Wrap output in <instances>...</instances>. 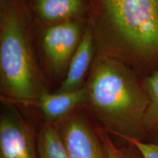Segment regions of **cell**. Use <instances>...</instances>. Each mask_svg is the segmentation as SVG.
<instances>
[{
    "label": "cell",
    "instance_id": "obj_1",
    "mask_svg": "<svg viewBox=\"0 0 158 158\" xmlns=\"http://www.w3.org/2000/svg\"><path fill=\"white\" fill-rule=\"evenodd\" d=\"M92 29L98 54L158 59V0H99Z\"/></svg>",
    "mask_w": 158,
    "mask_h": 158
},
{
    "label": "cell",
    "instance_id": "obj_2",
    "mask_svg": "<svg viewBox=\"0 0 158 158\" xmlns=\"http://www.w3.org/2000/svg\"><path fill=\"white\" fill-rule=\"evenodd\" d=\"M86 87V102L108 131L122 138H137L149 98L122 60L98 54Z\"/></svg>",
    "mask_w": 158,
    "mask_h": 158
},
{
    "label": "cell",
    "instance_id": "obj_3",
    "mask_svg": "<svg viewBox=\"0 0 158 158\" xmlns=\"http://www.w3.org/2000/svg\"><path fill=\"white\" fill-rule=\"evenodd\" d=\"M0 79L2 94L13 101L31 103L45 92L27 19L15 0H1Z\"/></svg>",
    "mask_w": 158,
    "mask_h": 158
},
{
    "label": "cell",
    "instance_id": "obj_4",
    "mask_svg": "<svg viewBox=\"0 0 158 158\" xmlns=\"http://www.w3.org/2000/svg\"><path fill=\"white\" fill-rule=\"evenodd\" d=\"M81 19L48 26L43 36V48L52 72L63 74L78 48L84 33Z\"/></svg>",
    "mask_w": 158,
    "mask_h": 158
},
{
    "label": "cell",
    "instance_id": "obj_5",
    "mask_svg": "<svg viewBox=\"0 0 158 158\" xmlns=\"http://www.w3.org/2000/svg\"><path fill=\"white\" fill-rule=\"evenodd\" d=\"M37 150L32 132L22 118L13 110L2 113L0 119V158H39Z\"/></svg>",
    "mask_w": 158,
    "mask_h": 158
},
{
    "label": "cell",
    "instance_id": "obj_6",
    "mask_svg": "<svg viewBox=\"0 0 158 158\" xmlns=\"http://www.w3.org/2000/svg\"><path fill=\"white\" fill-rule=\"evenodd\" d=\"M59 132L70 158H108L105 147L83 118H68Z\"/></svg>",
    "mask_w": 158,
    "mask_h": 158
},
{
    "label": "cell",
    "instance_id": "obj_7",
    "mask_svg": "<svg viewBox=\"0 0 158 158\" xmlns=\"http://www.w3.org/2000/svg\"><path fill=\"white\" fill-rule=\"evenodd\" d=\"M94 46L93 33L92 29L87 28L71 59L66 77L57 92H71L84 86L83 83L92 62Z\"/></svg>",
    "mask_w": 158,
    "mask_h": 158
},
{
    "label": "cell",
    "instance_id": "obj_8",
    "mask_svg": "<svg viewBox=\"0 0 158 158\" xmlns=\"http://www.w3.org/2000/svg\"><path fill=\"white\" fill-rule=\"evenodd\" d=\"M87 89L86 85L71 92L51 94L45 92L37 99L38 106L43 117L49 123L62 119L79 105L86 102Z\"/></svg>",
    "mask_w": 158,
    "mask_h": 158
},
{
    "label": "cell",
    "instance_id": "obj_9",
    "mask_svg": "<svg viewBox=\"0 0 158 158\" xmlns=\"http://www.w3.org/2000/svg\"><path fill=\"white\" fill-rule=\"evenodd\" d=\"M84 0H35V10L43 22L51 25L79 19L85 11Z\"/></svg>",
    "mask_w": 158,
    "mask_h": 158
},
{
    "label": "cell",
    "instance_id": "obj_10",
    "mask_svg": "<svg viewBox=\"0 0 158 158\" xmlns=\"http://www.w3.org/2000/svg\"><path fill=\"white\" fill-rule=\"evenodd\" d=\"M37 149L39 158H70L59 130L49 122L40 130Z\"/></svg>",
    "mask_w": 158,
    "mask_h": 158
},
{
    "label": "cell",
    "instance_id": "obj_11",
    "mask_svg": "<svg viewBox=\"0 0 158 158\" xmlns=\"http://www.w3.org/2000/svg\"><path fill=\"white\" fill-rule=\"evenodd\" d=\"M144 88L149 96V102L144 116L143 128L158 133V72L146 79Z\"/></svg>",
    "mask_w": 158,
    "mask_h": 158
},
{
    "label": "cell",
    "instance_id": "obj_12",
    "mask_svg": "<svg viewBox=\"0 0 158 158\" xmlns=\"http://www.w3.org/2000/svg\"><path fill=\"white\" fill-rule=\"evenodd\" d=\"M123 139L133 145L143 158H158V144L145 143L134 137H124Z\"/></svg>",
    "mask_w": 158,
    "mask_h": 158
},
{
    "label": "cell",
    "instance_id": "obj_13",
    "mask_svg": "<svg viewBox=\"0 0 158 158\" xmlns=\"http://www.w3.org/2000/svg\"><path fill=\"white\" fill-rule=\"evenodd\" d=\"M104 147L108 158H129L114 144L108 135L104 138Z\"/></svg>",
    "mask_w": 158,
    "mask_h": 158
}]
</instances>
